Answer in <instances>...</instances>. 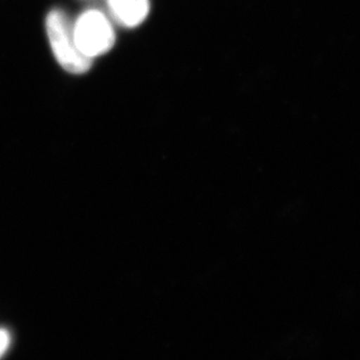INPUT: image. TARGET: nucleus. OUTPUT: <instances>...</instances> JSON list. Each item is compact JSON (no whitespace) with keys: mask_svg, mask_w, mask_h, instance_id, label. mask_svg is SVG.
<instances>
[{"mask_svg":"<svg viewBox=\"0 0 360 360\" xmlns=\"http://www.w3.org/2000/svg\"><path fill=\"white\" fill-rule=\"evenodd\" d=\"M45 26L51 51L59 65L73 75L87 72L91 68L92 59L85 58L78 51L73 39L72 25L66 13L60 9H52L47 14Z\"/></svg>","mask_w":360,"mask_h":360,"instance_id":"f03ea898","label":"nucleus"},{"mask_svg":"<svg viewBox=\"0 0 360 360\" xmlns=\"http://www.w3.org/2000/svg\"><path fill=\"white\" fill-rule=\"evenodd\" d=\"M111 20L124 28L141 25L150 13V0H106Z\"/></svg>","mask_w":360,"mask_h":360,"instance_id":"7ed1b4c3","label":"nucleus"},{"mask_svg":"<svg viewBox=\"0 0 360 360\" xmlns=\"http://www.w3.org/2000/svg\"><path fill=\"white\" fill-rule=\"evenodd\" d=\"M11 336L9 331L6 329L0 328V359L6 354L9 347H11Z\"/></svg>","mask_w":360,"mask_h":360,"instance_id":"20e7f679","label":"nucleus"},{"mask_svg":"<svg viewBox=\"0 0 360 360\" xmlns=\"http://www.w3.org/2000/svg\"><path fill=\"white\" fill-rule=\"evenodd\" d=\"M72 35L78 51L90 59L108 53L116 40L110 18L98 9H87L79 14L72 25Z\"/></svg>","mask_w":360,"mask_h":360,"instance_id":"f257e3e1","label":"nucleus"}]
</instances>
